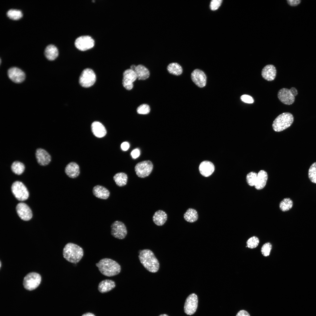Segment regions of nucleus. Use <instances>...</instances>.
<instances>
[{"label": "nucleus", "instance_id": "nucleus-43", "mask_svg": "<svg viewBox=\"0 0 316 316\" xmlns=\"http://www.w3.org/2000/svg\"><path fill=\"white\" fill-rule=\"evenodd\" d=\"M236 316H250L249 313L246 311L242 310L239 311Z\"/></svg>", "mask_w": 316, "mask_h": 316}, {"label": "nucleus", "instance_id": "nucleus-2", "mask_svg": "<svg viewBox=\"0 0 316 316\" xmlns=\"http://www.w3.org/2000/svg\"><path fill=\"white\" fill-rule=\"evenodd\" d=\"M96 265L102 274L107 276L116 275L121 271L120 265L115 261L109 258L101 259Z\"/></svg>", "mask_w": 316, "mask_h": 316}, {"label": "nucleus", "instance_id": "nucleus-19", "mask_svg": "<svg viewBox=\"0 0 316 316\" xmlns=\"http://www.w3.org/2000/svg\"><path fill=\"white\" fill-rule=\"evenodd\" d=\"M199 170L201 175L207 177L213 173L214 170V166L213 164L210 162L204 161L200 164Z\"/></svg>", "mask_w": 316, "mask_h": 316}, {"label": "nucleus", "instance_id": "nucleus-1", "mask_svg": "<svg viewBox=\"0 0 316 316\" xmlns=\"http://www.w3.org/2000/svg\"><path fill=\"white\" fill-rule=\"evenodd\" d=\"M141 263L149 272L155 273L158 270L159 264L153 252L149 249L141 251L138 256Z\"/></svg>", "mask_w": 316, "mask_h": 316}, {"label": "nucleus", "instance_id": "nucleus-23", "mask_svg": "<svg viewBox=\"0 0 316 316\" xmlns=\"http://www.w3.org/2000/svg\"><path fill=\"white\" fill-rule=\"evenodd\" d=\"M65 172L69 177L75 178L79 175L80 171L79 166L76 163L71 162L66 166L65 169Z\"/></svg>", "mask_w": 316, "mask_h": 316}, {"label": "nucleus", "instance_id": "nucleus-9", "mask_svg": "<svg viewBox=\"0 0 316 316\" xmlns=\"http://www.w3.org/2000/svg\"><path fill=\"white\" fill-rule=\"evenodd\" d=\"M111 234L114 237L120 239H124L126 236L127 231L125 224L119 221H114L111 226Z\"/></svg>", "mask_w": 316, "mask_h": 316}, {"label": "nucleus", "instance_id": "nucleus-21", "mask_svg": "<svg viewBox=\"0 0 316 316\" xmlns=\"http://www.w3.org/2000/svg\"><path fill=\"white\" fill-rule=\"evenodd\" d=\"M268 179V175L264 170H260L257 174V179L255 185V188L257 190L263 189L265 186Z\"/></svg>", "mask_w": 316, "mask_h": 316}, {"label": "nucleus", "instance_id": "nucleus-35", "mask_svg": "<svg viewBox=\"0 0 316 316\" xmlns=\"http://www.w3.org/2000/svg\"><path fill=\"white\" fill-rule=\"evenodd\" d=\"M308 176L312 182L316 183V162L310 166L308 170Z\"/></svg>", "mask_w": 316, "mask_h": 316}, {"label": "nucleus", "instance_id": "nucleus-13", "mask_svg": "<svg viewBox=\"0 0 316 316\" xmlns=\"http://www.w3.org/2000/svg\"><path fill=\"white\" fill-rule=\"evenodd\" d=\"M35 156L37 163L42 166L48 165L51 160V157L47 151L41 148L36 149Z\"/></svg>", "mask_w": 316, "mask_h": 316}, {"label": "nucleus", "instance_id": "nucleus-7", "mask_svg": "<svg viewBox=\"0 0 316 316\" xmlns=\"http://www.w3.org/2000/svg\"><path fill=\"white\" fill-rule=\"evenodd\" d=\"M96 80V76L94 71L91 69L87 68L82 72L79 78V82L82 87H88L94 84Z\"/></svg>", "mask_w": 316, "mask_h": 316}, {"label": "nucleus", "instance_id": "nucleus-44", "mask_svg": "<svg viewBox=\"0 0 316 316\" xmlns=\"http://www.w3.org/2000/svg\"><path fill=\"white\" fill-rule=\"evenodd\" d=\"M129 147V144L127 142H124L121 145V147L123 151H126Z\"/></svg>", "mask_w": 316, "mask_h": 316}, {"label": "nucleus", "instance_id": "nucleus-16", "mask_svg": "<svg viewBox=\"0 0 316 316\" xmlns=\"http://www.w3.org/2000/svg\"><path fill=\"white\" fill-rule=\"evenodd\" d=\"M191 77L193 82L198 87L202 88L206 85L207 77L202 70L198 69H195L192 73Z\"/></svg>", "mask_w": 316, "mask_h": 316}, {"label": "nucleus", "instance_id": "nucleus-12", "mask_svg": "<svg viewBox=\"0 0 316 316\" xmlns=\"http://www.w3.org/2000/svg\"><path fill=\"white\" fill-rule=\"evenodd\" d=\"M137 78L134 71L130 68L126 70L123 73L122 84L123 86L128 90H131L133 86V82Z\"/></svg>", "mask_w": 316, "mask_h": 316}, {"label": "nucleus", "instance_id": "nucleus-41", "mask_svg": "<svg viewBox=\"0 0 316 316\" xmlns=\"http://www.w3.org/2000/svg\"><path fill=\"white\" fill-rule=\"evenodd\" d=\"M131 154L133 158L135 159L139 156L140 154V151L137 149H134L132 151Z\"/></svg>", "mask_w": 316, "mask_h": 316}, {"label": "nucleus", "instance_id": "nucleus-10", "mask_svg": "<svg viewBox=\"0 0 316 316\" xmlns=\"http://www.w3.org/2000/svg\"><path fill=\"white\" fill-rule=\"evenodd\" d=\"M198 302V297L196 294L193 293L190 295L185 303L184 310L185 313L189 315L194 314L197 310Z\"/></svg>", "mask_w": 316, "mask_h": 316}, {"label": "nucleus", "instance_id": "nucleus-45", "mask_svg": "<svg viewBox=\"0 0 316 316\" xmlns=\"http://www.w3.org/2000/svg\"><path fill=\"white\" fill-rule=\"evenodd\" d=\"M82 316H95L94 314L90 312L86 313L83 314Z\"/></svg>", "mask_w": 316, "mask_h": 316}, {"label": "nucleus", "instance_id": "nucleus-31", "mask_svg": "<svg viewBox=\"0 0 316 316\" xmlns=\"http://www.w3.org/2000/svg\"><path fill=\"white\" fill-rule=\"evenodd\" d=\"M11 168L14 173L18 175H20L24 171L25 166L23 163L21 162L15 161L12 163Z\"/></svg>", "mask_w": 316, "mask_h": 316}, {"label": "nucleus", "instance_id": "nucleus-36", "mask_svg": "<svg viewBox=\"0 0 316 316\" xmlns=\"http://www.w3.org/2000/svg\"><path fill=\"white\" fill-rule=\"evenodd\" d=\"M259 243V238L256 236H253L247 240L246 244L247 247L251 249L257 247Z\"/></svg>", "mask_w": 316, "mask_h": 316}, {"label": "nucleus", "instance_id": "nucleus-27", "mask_svg": "<svg viewBox=\"0 0 316 316\" xmlns=\"http://www.w3.org/2000/svg\"><path fill=\"white\" fill-rule=\"evenodd\" d=\"M44 53L47 59L49 60L55 59L58 55V51L56 46L53 44H49L45 47Z\"/></svg>", "mask_w": 316, "mask_h": 316}, {"label": "nucleus", "instance_id": "nucleus-46", "mask_svg": "<svg viewBox=\"0 0 316 316\" xmlns=\"http://www.w3.org/2000/svg\"><path fill=\"white\" fill-rule=\"evenodd\" d=\"M136 66L134 64H133L130 66V68L134 71Z\"/></svg>", "mask_w": 316, "mask_h": 316}, {"label": "nucleus", "instance_id": "nucleus-30", "mask_svg": "<svg viewBox=\"0 0 316 316\" xmlns=\"http://www.w3.org/2000/svg\"><path fill=\"white\" fill-rule=\"evenodd\" d=\"M184 218L187 221L193 222L196 221L198 218V214L197 211L192 208L187 209L184 214Z\"/></svg>", "mask_w": 316, "mask_h": 316}, {"label": "nucleus", "instance_id": "nucleus-33", "mask_svg": "<svg viewBox=\"0 0 316 316\" xmlns=\"http://www.w3.org/2000/svg\"><path fill=\"white\" fill-rule=\"evenodd\" d=\"M7 16L13 20H17L22 16V13L20 10L10 9L6 12Z\"/></svg>", "mask_w": 316, "mask_h": 316}, {"label": "nucleus", "instance_id": "nucleus-14", "mask_svg": "<svg viewBox=\"0 0 316 316\" xmlns=\"http://www.w3.org/2000/svg\"><path fill=\"white\" fill-rule=\"evenodd\" d=\"M16 212L19 217L24 221L30 219L32 217V213L29 207L25 203L20 202L16 207Z\"/></svg>", "mask_w": 316, "mask_h": 316}, {"label": "nucleus", "instance_id": "nucleus-40", "mask_svg": "<svg viewBox=\"0 0 316 316\" xmlns=\"http://www.w3.org/2000/svg\"><path fill=\"white\" fill-rule=\"evenodd\" d=\"M241 99L243 102L247 103L252 104L254 102V100L253 97L247 95H242L241 97Z\"/></svg>", "mask_w": 316, "mask_h": 316}, {"label": "nucleus", "instance_id": "nucleus-37", "mask_svg": "<svg viewBox=\"0 0 316 316\" xmlns=\"http://www.w3.org/2000/svg\"><path fill=\"white\" fill-rule=\"evenodd\" d=\"M272 248V245L269 242L265 243L261 248V252L263 256L267 257L269 255Z\"/></svg>", "mask_w": 316, "mask_h": 316}, {"label": "nucleus", "instance_id": "nucleus-24", "mask_svg": "<svg viewBox=\"0 0 316 316\" xmlns=\"http://www.w3.org/2000/svg\"><path fill=\"white\" fill-rule=\"evenodd\" d=\"M167 215L164 211L159 210L156 211L152 217V220L154 223L158 226H162L166 222Z\"/></svg>", "mask_w": 316, "mask_h": 316}, {"label": "nucleus", "instance_id": "nucleus-25", "mask_svg": "<svg viewBox=\"0 0 316 316\" xmlns=\"http://www.w3.org/2000/svg\"><path fill=\"white\" fill-rule=\"evenodd\" d=\"M134 71L139 80H145L148 78L150 75L148 69L142 64L136 66Z\"/></svg>", "mask_w": 316, "mask_h": 316}, {"label": "nucleus", "instance_id": "nucleus-11", "mask_svg": "<svg viewBox=\"0 0 316 316\" xmlns=\"http://www.w3.org/2000/svg\"><path fill=\"white\" fill-rule=\"evenodd\" d=\"M75 47L81 51H85L92 48L94 45L93 39L89 35H83L78 37L75 42Z\"/></svg>", "mask_w": 316, "mask_h": 316}, {"label": "nucleus", "instance_id": "nucleus-18", "mask_svg": "<svg viewBox=\"0 0 316 316\" xmlns=\"http://www.w3.org/2000/svg\"><path fill=\"white\" fill-rule=\"evenodd\" d=\"M276 73L275 67L272 64L267 65L265 66L261 72L262 77L268 81L274 80L276 77Z\"/></svg>", "mask_w": 316, "mask_h": 316}, {"label": "nucleus", "instance_id": "nucleus-34", "mask_svg": "<svg viewBox=\"0 0 316 316\" xmlns=\"http://www.w3.org/2000/svg\"><path fill=\"white\" fill-rule=\"evenodd\" d=\"M257 174L253 171L250 172L247 175L246 181L249 186H254L257 179Z\"/></svg>", "mask_w": 316, "mask_h": 316}, {"label": "nucleus", "instance_id": "nucleus-47", "mask_svg": "<svg viewBox=\"0 0 316 316\" xmlns=\"http://www.w3.org/2000/svg\"><path fill=\"white\" fill-rule=\"evenodd\" d=\"M158 316H169L165 314H161Z\"/></svg>", "mask_w": 316, "mask_h": 316}, {"label": "nucleus", "instance_id": "nucleus-6", "mask_svg": "<svg viewBox=\"0 0 316 316\" xmlns=\"http://www.w3.org/2000/svg\"><path fill=\"white\" fill-rule=\"evenodd\" d=\"M11 191L15 197L18 200H26L29 196L28 191L25 185L21 182L16 181L11 186Z\"/></svg>", "mask_w": 316, "mask_h": 316}, {"label": "nucleus", "instance_id": "nucleus-17", "mask_svg": "<svg viewBox=\"0 0 316 316\" xmlns=\"http://www.w3.org/2000/svg\"><path fill=\"white\" fill-rule=\"evenodd\" d=\"M8 75L10 80L16 83H20L25 79L24 73L21 70L16 67L10 68L8 71Z\"/></svg>", "mask_w": 316, "mask_h": 316}, {"label": "nucleus", "instance_id": "nucleus-32", "mask_svg": "<svg viewBox=\"0 0 316 316\" xmlns=\"http://www.w3.org/2000/svg\"><path fill=\"white\" fill-rule=\"evenodd\" d=\"M293 206V202L290 198H286L282 200L280 202L279 207L281 211L284 212L290 210Z\"/></svg>", "mask_w": 316, "mask_h": 316}, {"label": "nucleus", "instance_id": "nucleus-8", "mask_svg": "<svg viewBox=\"0 0 316 316\" xmlns=\"http://www.w3.org/2000/svg\"><path fill=\"white\" fill-rule=\"evenodd\" d=\"M153 168L152 162L146 160L139 162L135 165V170L137 176L141 178L148 176L151 173Z\"/></svg>", "mask_w": 316, "mask_h": 316}, {"label": "nucleus", "instance_id": "nucleus-38", "mask_svg": "<svg viewBox=\"0 0 316 316\" xmlns=\"http://www.w3.org/2000/svg\"><path fill=\"white\" fill-rule=\"evenodd\" d=\"M137 111L138 113L139 114H147L150 111V107L147 104H143L137 108Z\"/></svg>", "mask_w": 316, "mask_h": 316}, {"label": "nucleus", "instance_id": "nucleus-22", "mask_svg": "<svg viewBox=\"0 0 316 316\" xmlns=\"http://www.w3.org/2000/svg\"><path fill=\"white\" fill-rule=\"evenodd\" d=\"M91 129L93 134L98 138H102L105 136L107 133V131L104 126L98 121H95L92 123Z\"/></svg>", "mask_w": 316, "mask_h": 316}, {"label": "nucleus", "instance_id": "nucleus-42", "mask_svg": "<svg viewBox=\"0 0 316 316\" xmlns=\"http://www.w3.org/2000/svg\"><path fill=\"white\" fill-rule=\"evenodd\" d=\"M288 3L292 6H296L300 2V0H288L287 1Z\"/></svg>", "mask_w": 316, "mask_h": 316}, {"label": "nucleus", "instance_id": "nucleus-4", "mask_svg": "<svg viewBox=\"0 0 316 316\" xmlns=\"http://www.w3.org/2000/svg\"><path fill=\"white\" fill-rule=\"evenodd\" d=\"M294 118L288 112L283 113L279 115L273 121L272 126L276 132L282 131L290 127L293 123Z\"/></svg>", "mask_w": 316, "mask_h": 316}, {"label": "nucleus", "instance_id": "nucleus-3", "mask_svg": "<svg viewBox=\"0 0 316 316\" xmlns=\"http://www.w3.org/2000/svg\"><path fill=\"white\" fill-rule=\"evenodd\" d=\"M63 256L67 261L76 263L82 258L84 254L83 248L74 243H69L66 245L63 250Z\"/></svg>", "mask_w": 316, "mask_h": 316}, {"label": "nucleus", "instance_id": "nucleus-20", "mask_svg": "<svg viewBox=\"0 0 316 316\" xmlns=\"http://www.w3.org/2000/svg\"><path fill=\"white\" fill-rule=\"evenodd\" d=\"M92 193L97 197L104 200L107 199L110 194V192L107 188L99 185L95 186L93 188Z\"/></svg>", "mask_w": 316, "mask_h": 316}, {"label": "nucleus", "instance_id": "nucleus-28", "mask_svg": "<svg viewBox=\"0 0 316 316\" xmlns=\"http://www.w3.org/2000/svg\"><path fill=\"white\" fill-rule=\"evenodd\" d=\"M128 178L127 174L123 172L117 173L113 177V179L116 184L119 187L125 186L127 184Z\"/></svg>", "mask_w": 316, "mask_h": 316}, {"label": "nucleus", "instance_id": "nucleus-5", "mask_svg": "<svg viewBox=\"0 0 316 316\" xmlns=\"http://www.w3.org/2000/svg\"><path fill=\"white\" fill-rule=\"evenodd\" d=\"M41 281V276L39 274L31 272L27 274L24 277L23 286L26 290L32 291L37 288Z\"/></svg>", "mask_w": 316, "mask_h": 316}, {"label": "nucleus", "instance_id": "nucleus-29", "mask_svg": "<svg viewBox=\"0 0 316 316\" xmlns=\"http://www.w3.org/2000/svg\"><path fill=\"white\" fill-rule=\"evenodd\" d=\"M167 69L169 73L176 75H180L183 72L182 67L178 63L176 62L169 63L167 67Z\"/></svg>", "mask_w": 316, "mask_h": 316}, {"label": "nucleus", "instance_id": "nucleus-15", "mask_svg": "<svg viewBox=\"0 0 316 316\" xmlns=\"http://www.w3.org/2000/svg\"><path fill=\"white\" fill-rule=\"evenodd\" d=\"M278 97L280 101L284 104L290 105L295 101V96L290 89L283 88L280 90L278 93Z\"/></svg>", "mask_w": 316, "mask_h": 316}, {"label": "nucleus", "instance_id": "nucleus-26", "mask_svg": "<svg viewBox=\"0 0 316 316\" xmlns=\"http://www.w3.org/2000/svg\"><path fill=\"white\" fill-rule=\"evenodd\" d=\"M115 286V283L114 281L110 279H105L99 283L98 289L100 293H103L110 291Z\"/></svg>", "mask_w": 316, "mask_h": 316}, {"label": "nucleus", "instance_id": "nucleus-39", "mask_svg": "<svg viewBox=\"0 0 316 316\" xmlns=\"http://www.w3.org/2000/svg\"><path fill=\"white\" fill-rule=\"evenodd\" d=\"M222 1V0H212L210 2V7L212 11L218 9L220 6Z\"/></svg>", "mask_w": 316, "mask_h": 316}]
</instances>
